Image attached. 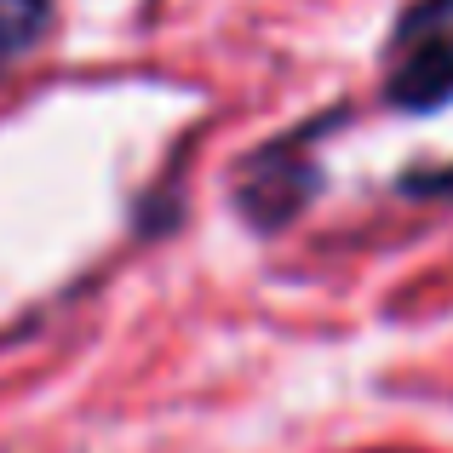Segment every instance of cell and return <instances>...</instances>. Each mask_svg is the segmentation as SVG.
Wrapping results in <instances>:
<instances>
[{
  "label": "cell",
  "instance_id": "6da1fadb",
  "mask_svg": "<svg viewBox=\"0 0 453 453\" xmlns=\"http://www.w3.org/2000/svg\"><path fill=\"white\" fill-rule=\"evenodd\" d=\"M339 115L344 110L310 115V121L288 127L281 138H265L258 150H247L242 161H235L230 201H235V212H242L247 230H258V235L288 230L310 201L327 189V166H321L316 144L333 133V121H339Z\"/></svg>",
  "mask_w": 453,
  "mask_h": 453
},
{
  "label": "cell",
  "instance_id": "7a4b0ae2",
  "mask_svg": "<svg viewBox=\"0 0 453 453\" xmlns=\"http://www.w3.org/2000/svg\"><path fill=\"white\" fill-rule=\"evenodd\" d=\"M390 104L402 115H436L453 104V23L431 35H413L396 46V69H390Z\"/></svg>",
  "mask_w": 453,
  "mask_h": 453
},
{
  "label": "cell",
  "instance_id": "3957f363",
  "mask_svg": "<svg viewBox=\"0 0 453 453\" xmlns=\"http://www.w3.org/2000/svg\"><path fill=\"white\" fill-rule=\"evenodd\" d=\"M46 29H52V0H0V64L41 46Z\"/></svg>",
  "mask_w": 453,
  "mask_h": 453
},
{
  "label": "cell",
  "instance_id": "277c9868",
  "mask_svg": "<svg viewBox=\"0 0 453 453\" xmlns=\"http://www.w3.org/2000/svg\"><path fill=\"white\" fill-rule=\"evenodd\" d=\"M442 23H453V0H413V6L396 18V29H390V52H396L402 41H413V35L442 29Z\"/></svg>",
  "mask_w": 453,
  "mask_h": 453
},
{
  "label": "cell",
  "instance_id": "5b68a950",
  "mask_svg": "<svg viewBox=\"0 0 453 453\" xmlns=\"http://www.w3.org/2000/svg\"><path fill=\"white\" fill-rule=\"evenodd\" d=\"M396 189L413 201H453V161L448 166H408L396 178Z\"/></svg>",
  "mask_w": 453,
  "mask_h": 453
}]
</instances>
